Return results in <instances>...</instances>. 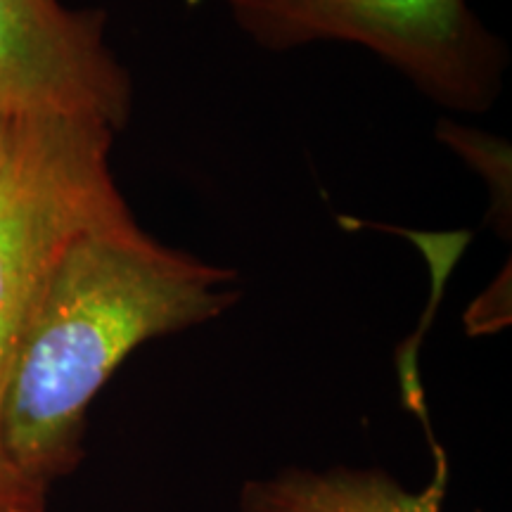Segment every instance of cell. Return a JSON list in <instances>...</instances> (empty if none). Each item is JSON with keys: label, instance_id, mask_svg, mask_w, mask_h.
Returning <instances> with one entry per match:
<instances>
[{"label": "cell", "instance_id": "6da1fadb", "mask_svg": "<svg viewBox=\"0 0 512 512\" xmlns=\"http://www.w3.org/2000/svg\"><path fill=\"white\" fill-rule=\"evenodd\" d=\"M240 275L174 249L131 209L67 242L38 292L12 363L3 444L19 472L53 489L86 458L88 411L152 339L211 323L240 302Z\"/></svg>", "mask_w": 512, "mask_h": 512}, {"label": "cell", "instance_id": "7a4b0ae2", "mask_svg": "<svg viewBox=\"0 0 512 512\" xmlns=\"http://www.w3.org/2000/svg\"><path fill=\"white\" fill-rule=\"evenodd\" d=\"M114 133L86 119L12 126L0 171V512H48L50 491L22 475L3 444V403L24 325L55 259L81 230L128 204L114 181Z\"/></svg>", "mask_w": 512, "mask_h": 512}, {"label": "cell", "instance_id": "3957f363", "mask_svg": "<svg viewBox=\"0 0 512 512\" xmlns=\"http://www.w3.org/2000/svg\"><path fill=\"white\" fill-rule=\"evenodd\" d=\"M268 50L344 41L392 64L441 107L484 114L503 91L508 50L467 0H221Z\"/></svg>", "mask_w": 512, "mask_h": 512}, {"label": "cell", "instance_id": "277c9868", "mask_svg": "<svg viewBox=\"0 0 512 512\" xmlns=\"http://www.w3.org/2000/svg\"><path fill=\"white\" fill-rule=\"evenodd\" d=\"M105 10L0 0V114L86 119L124 131L133 86L105 38Z\"/></svg>", "mask_w": 512, "mask_h": 512}, {"label": "cell", "instance_id": "5b68a950", "mask_svg": "<svg viewBox=\"0 0 512 512\" xmlns=\"http://www.w3.org/2000/svg\"><path fill=\"white\" fill-rule=\"evenodd\" d=\"M434 475L418 491L380 467H283L238 491V512H444L451 482L446 448L430 439Z\"/></svg>", "mask_w": 512, "mask_h": 512}, {"label": "cell", "instance_id": "8992f818", "mask_svg": "<svg viewBox=\"0 0 512 512\" xmlns=\"http://www.w3.org/2000/svg\"><path fill=\"white\" fill-rule=\"evenodd\" d=\"M12 126H15V121L5 117V114H0V171H3V166L8 162V155H10Z\"/></svg>", "mask_w": 512, "mask_h": 512}]
</instances>
